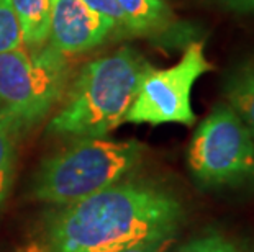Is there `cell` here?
Here are the masks:
<instances>
[{"instance_id":"1","label":"cell","mask_w":254,"mask_h":252,"mask_svg":"<svg viewBox=\"0 0 254 252\" xmlns=\"http://www.w3.org/2000/svg\"><path fill=\"white\" fill-rule=\"evenodd\" d=\"M181 219L182 205L167 190L120 180L50 214L46 244L53 252H117L174 238Z\"/></svg>"},{"instance_id":"2","label":"cell","mask_w":254,"mask_h":252,"mask_svg":"<svg viewBox=\"0 0 254 252\" xmlns=\"http://www.w3.org/2000/svg\"><path fill=\"white\" fill-rule=\"evenodd\" d=\"M151 64L129 48L97 57L80 69L63 108L53 116V135L104 138L127 121Z\"/></svg>"},{"instance_id":"3","label":"cell","mask_w":254,"mask_h":252,"mask_svg":"<svg viewBox=\"0 0 254 252\" xmlns=\"http://www.w3.org/2000/svg\"><path fill=\"white\" fill-rule=\"evenodd\" d=\"M141 155L143 144L133 139L80 138L40 165L31 192L38 202L69 205L123 180Z\"/></svg>"},{"instance_id":"4","label":"cell","mask_w":254,"mask_h":252,"mask_svg":"<svg viewBox=\"0 0 254 252\" xmlns=\"http://www.w3.org/2000/svg\"><path fill=\"white\" fill-rule=\"evenodd\" d=\"M69 79L66 54L46 43L0 54V116L18 133L50 115L63 99Z\"/></svg>"},{"instance_id":"5","label":"cell","mask_w":254,"mask_h":252,"mask_svg":"<svg viewBox=\"0 0 254 252\" xmlns=\"http://www.w3.org/2000/svg\"><path fill=\"white\" fill-rule=\"evenodd\" d=\"M189 165L203 185H236L254 179V139L231 105L215 106L189 148Z\"/></svg>"},{"instance_id":"6","label":"cell","mask_w":254,"mask_h":252,"mask_svg":"<svg viewBox=\"0 0 254 252\" xmlns=\"http://www.w3.org/2000/svg\"><path fill=\"white\" fill-rule=\"evenodd\" d=\"M213 66L205 57L203 41L190 43L181 61L167 69L151 66L139 85L138 95L127 115L128 123L158 126L166 123H179L192 126L195 113L192 110L190 95L195 82Z\"/></svg>"},{"instance_id":"7","label":"cell","mask_w":254,"mask_h":252,"mask_svg":"<svg viewBox=\"0 0 254 252\" xmlns=\"http://www.w3.org/2000/svg\"><path fill=\"white\" fill-rule=\"evenodd\" d=\"M117 33L113 21L94 12L82 0H58L51 8L50 43L63 54H79Z\"/></svg>"},{"instance_id":"8","label":"cell","mask_w":254,"mask_h":252,"mask_svg":"<svg viewBox=\"0 0 254 252\" xmlns=\"http://www.w3.org/2000/svg\"><path fill=\"white\" fill-rule=\"evenodd\" d=\"M123 13L125 35L158 38L174 25V15L164 0H117Z\"/></svg>"},{"instance_id":"9","label":"cell","mask_w":254,"mask_h":252,"mask_svg":"<svg viewBox=\"0 0 254 252\" xmlns=\"http://www.w3.org/2000/svg\"><path fill=\"white\" fill-rule=\"evenodd\" d=\"M21 38L28 48H41L50 40L51 2L50 0H12Z\"/></svg>"},{"instance_id":"10","label":"cell","mask_w":254,"mask_h":252,"mask_svg":"<svg viewBox=\"0 0 254 252\" xmlns=\"http://www.w3.org/2000/svg\"><path fill=\"white\" fill-rule=\"evenodd\" d=\"M17 135L18 131L12 123L0 116V206L3 205L13 182Z\"/></svg>"},{"instance_id":"11","label":"cell","mask_w":254,"mask_h":252,"mask_svg":"<svg viewBox=\"0 0 254 252\" xmlns=\"http://www.w3.org/2000/svg\"><path fill=\"white\" fill-rule=\"evenodd\" d=\"M230 105L251 131L254 139V71L240 76L228 90Z\"/></svg>"},{"instance_id":"12","label":"cell","mask_w":254,"mask_h":252,"mask_svg":"<svg viewBox=\"0 0 254 252\" xmlns=\"http://www.w3.org/2000/svg\"><path fill=\"white\" fill-rule=\"evenodd\" d=\"M21 46L23 38L12 0H0V54Z\"/></svg>"},{"instance_id":"13","label":"cell","mask_w":254,"mask_h":252,"mask_svg":"<svg viewBox=\"0 0 254 252\" xmlns=\"http://www.w3.org/2000/svg\"><path fill=\"white\" fill-rule=\"evenodd\" d=\"M179 252H240L238 248L223 236L208 234L187 243Z\"/></svg>"},{"instance_id":"14","label":"cell","mask_w":254,"mask_h":252,"mask_svg":"<svg viewBox=\"0 0 254 252\" xmlns=\"http://www.w3.org/2000/svg\"><path fill=\"white\" fill-rule=\"evenodd\" d=\"M94 12L104 15L105 18L113 21L118 35H125V23H123V13L117 0H82Z\"/></svg>"},{"instance_id":"15","label":"cell","mask_w":254,"mask_h":252,"mask_svg":"<svg viewBox=\"0 0 254 252\" xmlns=\"http://www.w3.org/2000/svg\"><path fill=\"white\" fill-rule=\"evenodd\" d=\"M171 243H172V238L154 239V241H148V243L131 246V248H127V249H122L117 252H167Z\"/></svg>"},{"instance_id":"16","label":"cell","mask_w":254,"mask_h":252,"mask_svg":"<svg viewBox=\"0 0 254 252\" xmlns=\"http://www.w3.org/2000/svg\"><path fill=\"white\" fill-rule=\"evenodd\" d=\"M17 252H53L50 249V246L45 243H40V241H30V243H26L25 246H21V248L17 251Z\"/></svg>"},{"instance_id":"17","label":"cell","mask_w":254,"mask_h":252,"mask_svg":"<svg viewBox=\"0 0 254 252\" xmlns=\"http://www.w3.org/2000/svg\"><path fill=\"white\" fill-rule=\"evenodd\" d=\"M231 8L241 10V12H251L254 10V0H223Z\"/></svg>"},{"instance_id":"18","label":"cell","mask_w":254,"mask_h":252,"mask_svg":"<svg viewBox=\"0 0 254 252\" xmlns=\"http://www.w3.org/2000/svg\"><path fill=\"white\" fill-rule=\"evenodd\" d=\"M50 2H51V7H53V5H55V3L58 2V0H50Z\"/></svg>"}]
</instances>
